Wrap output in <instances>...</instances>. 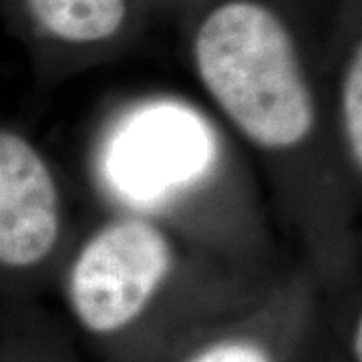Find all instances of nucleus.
Returning <instances> with one entry per match:
<instances>
[{"label":"nucleus","mask_w":362,"mask_h":362,"mask_svg":"<svg viewBox=\"0 0 362 362\" xmlns=\"http://www.w3.org/2000/svg\"><path fill=\"white\" fill-rule=\"evenodd\" d=\"M59 233L61 197L51 168L25 137L0 131V266H39Z\"/></svg>","instance_id":"4"},{"label":"nucleus","mask_w":362,"mask_h":362,"mask_svg":"<svg viewBox=\"0 0 362 362\" xmlns=\"http://www.w3.org/2000/svg\"><path fill=\"white\" fill-rule=\"evenodd\" d=\"M33 18L66 42L111 39L127 16V0H26Z\"/></svg>","instance_id":"5"},{"label":"nucleus","mask_w":362,"mask_h":362,"mask_svg":"<svg viewBox=\"0 0 362 362\" xmlns=\"http://www.w3.org/2000/svg\"><path fill=\"white\" fill-rule=\"evenodd\" d=\"M342 123L349 151L356 168L362 163V57L361 49L350 61L342 85Z\"/></svg>","instance_id":"7"},{"label":"nucleus","mask_w":362,"mask_h":362,"mask_svg":"<svg viewBox=\"0 0 362 362\" xmlns=\"http://www.w3.org/2000/svg\"><path fill=\"white\" fill-rule=\"evenodd\" d=\"M194 52L207 93L250 141L284 151L310 135V87L288 28L268 6L254 0L218 6L197 28Z\"/></svg>","instance_id":"1"},{"label":"nucleus","mask_w":362,"mask_h":362,"mask_svg":"<svg viewBox=\"0 0 362 362\" xmlns=\"http://www.w3.org/2000/svg\"><path fill=\"white\" fill-rule=\"evenodd\" d=\"M171 266L169 238L151 221H109L81 247L66 278L78 328L99 340L125 337L161 294Z\"/></svg>","instance_id":"2"},{"label":"nucleus","mask_w":362,"mask_h":362,"mask_svg":"<svg viewBox=\"0 0 362 362\" xmlns=\"http://www.w3.org/2000/svg\"><path fill=\"white\" fill-rule=\"evenodd\" d=\"M177 362H284V356L264 330H230L195 344Z\"/></svg>","instance_id":"6"},{"label":"nucleus","mask_w":362,"mask_h":362,"mask_svg":"<svg viewBox=\"0 0 362 362\" xmlns=\"http://www.w3.org/2000/svg\"><path fill=\"white\" fill-rule=\"evenodd\" d=\"M40 362H49V361H40Z\"/></svg>","instance_id":"8"},{"label":"nucleus","mask_w":362,"mask_h":362,"mask_svg":"<svg viewBox=\"0 0 362 362\" xmlns=\"http://www.w3.org/2000/svg\"><path fill=\"white\" fill-rule=\"evenodd\" d=\"M214 137L192 109L143 105L111 133L103 177L111 192L133 204H157L204 177L214 159Z\"/></svg>","instance_id":"3"}]
</instances>
